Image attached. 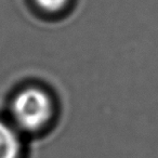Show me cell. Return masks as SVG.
<instances>
[{
  "label": "cell",
  "mask_w": 158,
  "mask_h": 158,
  "mask_svg": "<svg viewBox=\"0 0 158 158\" xmlns=\"http://www.w3.org/2000/svg\"><path fill=\"white\" fill-rule=\"evenodd\" d=\"M12 123L22 133H39L52 123L56 107L52 94L39 86L20 90L11 102Z\"/></svg>",
  "instance_id": "1"
},
{
  "label": "cell",
  "mask_w": 158,
  "mask_h": 158,
  "mask_svg": "<svg viewBox=\"0 0 158 158\" xmlns=\"http://www.w3.org/2000/svg\"><path fill=\"white\" fill-rule=\"evenodd\" d=\"M23 133L12 123L0 119V158H22Z\"/></svg>",
  "instance_id": "2"
},
{
  "label": "cell",
  "mask_w": 158,
  "mask_h": 158,
  "mask_svg": "<svg viewBox=\"0 0 158 158\" xmlns=\"http://www.w3.org/2000/svg\"><path fill=\"white\" fill-rule=\"evenodd\" d=\"M41 12L48 14H56L62 12L69 0H34Z\"/></svg>",
  "instance_id": "3"
}]
</instances>
